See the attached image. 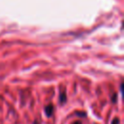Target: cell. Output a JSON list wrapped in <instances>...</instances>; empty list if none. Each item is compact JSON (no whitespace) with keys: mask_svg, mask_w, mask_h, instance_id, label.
<instances>
[{"mask_svg":"<svg viewBox=\"0 0 124 124\" xmlns=\"http://www.w3.org/2000/svg\"><path fill=\"white\" fill-rule=\"evenodd\" d=\"M59 100H60V103H65L66 102V94H65V92H61L60 93Z\"/></svg>","mask_w":124,"mask_h":124,"instance_id":"7a4b0ae2","label":"cell"},{"mask_svg":"<svg viewBox=\"0 0 124 124\" xmlns=\"http://www.w3.org/2000/svg\"><path fill=\"white\" fill-rule=\"evenodd\" d=\"M77 114H78V115H82L81 117L86 116V113H85V112H77Z\"/></svg>","mask_w":124,"mask_h":124,"instance_id":"5b68a950","label":"cell"},{"mask_svg":"<svg viewBox=\"0 0 124 124\" xmlns=\"http://www.w3.org/2000/svg\"><path fill=\"white\" fill-rule=\"evenodd\" d=\"M116 99H117V94H116V93H114V94H113V96H112V98H111V101L114 103V102H116Z\"/></svg>","mask_w":124,"mask_h":124,"instance_id":"277c9868","label":"cell"},{"mask_svg":"<svg viewBox=\"0 0 124 124\" xmlns=\"http://www.w3.org/2000/svg\"><path fill=\"white\" fill-rule=\"evenodd\" d=\"M53 110H54V107H53V105H51V104L47 105V106L45 108V111H46V116H51L52 113H53Z\"/></svg>","mask_w":124,"mask_h":124,"instance_id":"6da1fadb","label":"cell"},{"mask_svg":"<svg viewBox=\"0 0 124 124\" xmlns=\"http://www.w3.org/2000/svg\"><path fill=\"white\" fill-rule=\"evenodd\" d=\"M118 123H119V118H118V117H115V118H113V120H112L111 124H118Z\"/></svg>","mask_w":124,"mask_h":124,"instance_id":"3957f363","label":"cell"},{"mask_svg":"<svg viewBox=\"0 0 124 124\" xmlns=\"http://www.w3.org/2000/svg\"><path fill=\"white\" fill-rule=\"evenodd\" d=\"M73 124H81V122H79V121H77V122H75V123H73Z\"/></svg>","mask_w":124,"mask_h":124,"instance_id":"8992f818","label":"cell"}]
</instances>
